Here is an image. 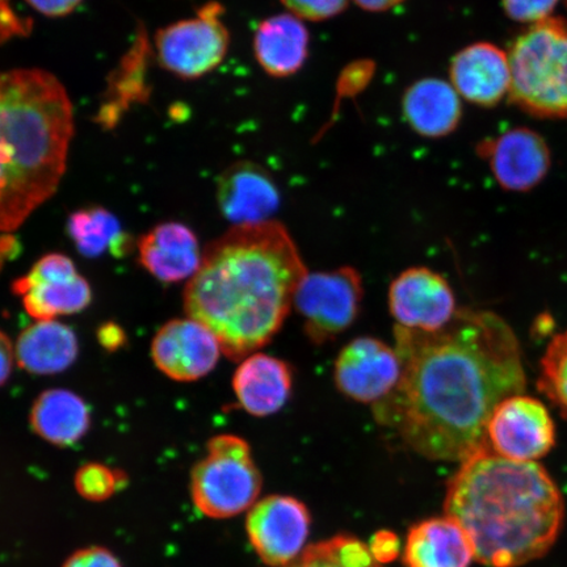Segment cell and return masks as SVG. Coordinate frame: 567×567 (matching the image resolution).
<instances>
[{
	"label": "cell",
	"instance_id": "6da1fadb",
	"mask_svg": "<svg viewBox=\"0 0 567 567\" xmlns=\"http://www.w3.org/2000/svg\"><path fill=\"white\" fill-rule=\"evenodd\" d=\"M394 338L402 374L373 405L375 421L432 461L463 463L488 449L495 408L526 388L520 346L505 319L463 309L435 332L395 324Z\"/></svg>",
	"mask_w": 567,
	"mask_h": 567
},
{
	"label": "cell",
	"instance_id": "7a4b0ae2",
	"mask_svg": "<svg viewBox=\"0 0 567 567\" xmlns=\"http://www.w3.org/2000/svg\"><path fill=\"white\" fill-rule=\"evenodd\" d=\"M307 274L282 224L233 226L203 255L184 308L216 336L226 357L244 360L278 334Z\"/></svg>",
	"mask_w": 567,
	"mask_h": 567
},
{
	"label": "cell",
	"instance_id": "3957f363",
	"mask_svg": "<svg viewBox=\"0 0 567 567\" xmlns=\"http://www.w3.org/2000/svg\"><path fill=\"white\" fill-rule=\"evenodd\" d=\"M444 512L470 536L488 567H519L544 557L563 528L565 505L550 474L485 449L461 463L446 486Z\"/></svg>",
	"mask_w": 567,
	"mask_h": 567
},
{
	"label": "cell",
	"instance_id": "277c9868",
	"mask_svg": "<svg viewBox=\"0 0 567 567\" xmlns=\"http://www.w3.org/2000/svg\"><path fill=\"white\" fill-rule=\"evenodd\" d=\"M73 136V104L54 75L0 73V231L18 229L54 195Z\"/></svg>",
	"mask_w": 567,
	"mask_h": 567
},
{
	"label": "cell",
	"instance_id": "5b68a950",
	"mask_svg": "<svg viewBox=\"0 0 567 567\" xmlns=\"http://www.w3.org/2000/svg\"><path fill=\"white\" fill-rule=\"evenodd\" d=\"M509 96L536 116L567 118V23L538 21L508 55Z\"/></svg>",
	"mask_w": 567,
	"mask_h": 567
},
{
	"label": "cell",
	"instance_id": "8992f818",
	"mask_svg": "<svg viewBox=\"0 0 567 567\" xmlns=\"http://www.w3.org/2000/svg\"><path fill=\"white\" fill-rule=\"evenodd\" d=\"M264 478L250 445L236 435H218L208 443L207 456L190 473L194 505L210 519H229L258 502Z\"/></svg>",
	"mask_w": 567,
	"mask_h": 567
},
{
	"label": "cell",
	"instance_id": "52a82bcc",
	"mask_svg": "<svg viewBox=\"0 0 567 567\" xmlns=\"http://www.w3.org/2000/svg\"><path fill=\"white\" fill-rule=\"evenodd\" d=\"M364 287L361 275L344 266L334 271L308 272L296 290L293 307L303 318L311 343L331 342L357 321Z\"/></svg>",
	"mask_w": 567,
	"mask_h": 567
},
{
	"label": "cell",
	"instance_id": "ba28073f",
	"mask_svg": "<svg viewBox=\"0 0 567 567\" xmlns=\"http://www.w3.org/2000/svg\"><path fill=\"white\" fill-rule=\"evenodd\" d=\"M224 7L209 2L195 18L169 24L155 35V49L163 69L184 80H197L215 71L225 60L230 33Z\"/></svg>",
	"mask_w": 567,
	"mask_h": 567
},
{
	"label": "cell",
	"instance_id": "9c48e42d",
	"mask_svg": "<svg viewBox=\"0 0 567 567\" xmlns=\"http://www.w3.org/2000/svg\"><path fill=\"white\" fill-rule=\"evenodd\" d=\"M487 446L496 455L536 463L556 445V425L544 403L534 396H507L488 420Z\"/></svg>",
	"mask_w": 567,
	"mask_h": 567
},
{
	"label": "cell",
	"instance_id": "30bf717a",
	"mask_svg": "<svg viewBox=\"0 0 567 567\" xmlns=\"http://www.w3.org/2000/svg\"><path fill=\"white\" fill-rule=\"evenodd\" d=\"M311 516L305 503L274 494L255 503L248 512L246 530L252 548L268 566L284 567L302 555Z\"/></svg>",
	"mask_w": 567,
	"mask_h": 567
},
{
	"label": "cell",
	"instance_id": "8fae6325",
	"mask_svg": "<svg viewBox=\"0 0 567 567\" xmlns=\"http://www.w3.org/2000/svg\"><path fill=\"white\" fill-rule=\"evenodd\" d=\"M389 310L401 328L435 332L457 313L450 282L427 267H411L390 284Z\"/></svg>",
	"mask_w": 567,
	"mask_h": 567
},
{
	"label": "cell",
	"instance_id": "7c38bea8",
	"mask_svg": "<svg viewBox=\"0 0 567 567\" xmlns=\"http://www.w3.org/2000/svg\"><path fill=\"white\" fill-rule=\"evenodd\" d=\"M402 363L395 349L373 337L351 340L339 352L334 380L347 399L375 405L399 385Z\"/></svg>",
	"mask_w": 567,
	"mask_h": 567
},
{
	"label": "cell",
	"instance_id": "4fadbf2b",
	"mask_svg": "<svg viewBox=\"0 0 567 567\" xmlns=\"http://www.w3.org/2000/svg\"><path fill=\"white\" fill-rule=\"evenodd\" d=\"M221 352L216 336L193 318L169 321L152 344V357L158 370L181 382L205 378L215 370Z\"/></svg>",
	"mask_w": 567,
	"mask_h": 567
},
{
	"label": "cell",
	"instance_id": "5bb4252c",
	"mask_svg": "<svg viewBox=\"0 0 567 567\" xmlns=\"http://www.w3.org/2000/svg\"><path fill=\"white\" fill-rule=\"evenodd\" d=\"M280 200L274 176L257 162L238 161L218 177V208L233 226L269 221Z\"/></svg>",
	"mask_w": 567,
	"mask_h": 567
},
{
	"label": "cell",
	"instance_id": "9a60e30c",
	"mask_svg": "<svg viewBox=\"0 0 567 567\" xmlns=\"http://www.w3.org/2000/svg\"><path fill=\"white\" fill-rule=\"evenodd\" d=\"M491 162L496 182L508 190H529L540 183L550 167L545 141L526 127L503 133L481 147Z\"/></svg>",
	"mask_w": 567,
	"mask_h": 567
},
{
	"label": "cell",
	"instance_id": "2e32d148",
	"mask_svg": "<svg viewBox=\"0 0 567 567\" xmlns=\"http://www.w3.org/2000/svg\"><path fill=\"white\" fill-rule=\"evenodd\" d=\"M451 84L465 101L494 106L512 84L508 55L488 42H477L460 51L451 62Z\"/></svg>",
	"mask_w": 567,
	"mask_h": 567
},
{
	"label": "cell",
	"instance_id": "e0dca14e",
	"mask_svg": "<svg viewBox=\"0 0 567 567\" xmlns=\"http://www.w3.org/2000/svg\"><path fill=\"white\" fill-rule=\"evenodd\" d=\"M292 388V367L267 353L250 354L233 375V389L240 408L257 417L279 413L287 405Z\"/></svg>",
	"mask_w": 567,
	"mask_h": 567
},
{
	"label": "cell",
	"instance_id": "ac0fdd59",
	"mask_svg": "<svg viewBox=\"0 0 567 567\" xmlns=\"http://www.w3.org/2000/svg\"><path fill=\"white\" fill-rule=\"evenodd\" d=\"M402 558L406 567H471L476 556L463 527L445 515L411 526Z\"/></svg>",
	"mask_w": 567,
	"mask_h": 567
},
{
	"label": "cell",
	"instance_id": "d6986e66",
	"mask_svg": "<svg viewBox=\"0 0 567 567\" xmlns=\"http://www.w3.org/2000/svg\"><path fill=\"white\" fill-rule=\"evenodd\" d=\"M140 264L163 282L194 278L203 255L195 233L186 225L166 223L155 226L138 243Z\"/></svg>",
	"mask_w": 567,
	"mask_h": 567
},
{
	"label": "cell",
	"instance_id": "ffe728a7",
	"mask_svg": "<svg viewBox=\"0 0 567 567\" xmlns=\"http://www.w3.org/2000/svg\"><path fill=\"white\" fill-rule=\"evenodd\" d=\"M310 34L307 25L292 13H279L260 21L254 33L255 60L276 80L293 76L307 63Z\"/></svg>",
	"mask_w": 567,
	"mask_h": 567
},
{
	"label": "cell",
	"instance_id": "44dd1931",
	"mask_svg": "<svg viewBox=\"0 0 567 567\" xmlns=\"http://www.w3.org/2000/svg\"><path fill=\"white\" fill-rule=\"evenodd\" d=\"M403 118L417 136L437 140L450 136L463 118L460 95L439 78H423L403 92Z\"/></svg>",
	"mask_w": 567,
	"mask_h": 567
},
{
	"label": "cell",
	"instance_id": "7402d4cb",
	"mask_svg": "<svg viewBox=\"0 0 567 567\" xmlns=\"http://www.w3.org/2000/svg\"><path fill=\"white\" fill-rule=\"evenodd\" d=\"M80 344L75 332L51 319L38 321L21 332L16 347L20 368L33 374H55L73 365Z\"/></svg>",
	"mask_w": 567,
	"mask_h": 567
},
{
	"label": "cell",
	"instance_id": "603a6c76",
	"mask_svg": "<svg viewBox=\"0 0 567 567\" xmlns=\"http://www.w3.org/2000/svg\"><path fill=\"white\" fill-rule=\"evenodd\" d=\"M90 409L80 395L66 389L41 393L31 411V427L45 442L70 446L87 434Z\"/></svg>",
	"mask_w": 567,
	"mask_h": 567
},
{
	"label": "cell",
	"instance_id": "cb8c5ba5",
	"mask_svg": "<svg viewBox=\"0 0 567 567\" xmlns=\"http://www.w3.org/2000/svg\"><path fill=\"white\" fill-rule=\"evenodd\" d=\"M12 290L23 297L27 313L38 321L80 313L92 299L89 282L80 274L48 280H31L23 276L12 284Z\"/></svg>",
	"mask_w": 567,
	"mask_h": 567
},
{
	"label": "cell",
	"instance_id": "d4e9b609",
	"mask_svg": "<svg viewBox=\"0 0 567 567\" xmlns=\"http://www.w3.org/2000/svg\"><path fill=\"white\" fill-rule=\"evenodd\" d=\"M68 230L78 250L89 258L101 257L106 250L122 257L132 244L118 219L104 208L74 212L69 218Z\"/></svg>",
	"mask_w": 567,
	"mask_h": 567
},
{
	"label": "cell",
	"instance_id": "484cf974",
	"mask_svg": "<svg viewBox=\"0 0 567 567\" xmlns=\"http://www.w3.org/2000/svg\"><path fill=\"white\" fill-rule=\"evenodd\" d=\"M284 567H382L370 547L351 535H337L310 545L292 564Z\"/></svg>",
	"mask_w": 567,
	"mask_h": 567
},
{
	"label": "cell",
	"instance_id": "4316f807",
	"mask_svg": "<svg viewBox=\"0 0 567 567\" xmlns=\"http://www.w3.org/2000/svg\"><path fill=\"white\" fill-rule=\"evenodd\" d=\"M538 390L567 417V330L553 338L542 360Z\"/></svg>",
	"mask_w": 567,
	"mask_h": 567
},
{
	"label": "cell",
	"instance_id": "83f0119b",
	"mask_svg": "<svg viewBox=\"0 0 567 567\" xmlns=\"http://www.w3.org/2000/svg\"><path fill=\"white\" fill-rule=\"evenodd\" d=\"M75 488L84 499L102 502L111 498L124 484V474L99 463L83 465L75 474Z\"/></svg>",
	"mask_w": 567,
	"mask_h": 567
},
{
	"label": "cell",
	"instance_id": "f1b7e54d",
	"mask_svg": "<svg viewBox=\"0 0 567 567\" xmlns=\"http://www.w3.org/2000/svg\"><path fill=\"white\" fill-rule=\"evenodd\" d=\"M280 2L296 18L319 23L343 13L350 0H280Z\"/></svg>",
	"mask_w": 567,
	"mask_h": 567
},
{
	"label": "cell",
	"instance_id": "f546056e",
	"mask_svg": "<svg viewBox=\"0 0 567 567\" xmlns=\"http://www.w3.org/2000/svg\"><path fill=\"white\" fill-rule=\"evenodd\" d=\"M558 0H503L507 16L517 21H543L555 10Z\"/></svg>",
	"mask_w": 567,
	"mask_h": 567
},
{
	"label": "cell",
	"instance_id": "4dcf8cb0",
	"mask_svg": "<svg viewBox=\"0 0 567 567\" xmlns=\"http://www.w3.org/2000/svg\"><path fill=\"white\" fill-rule=\"evenodd\" d=\"M368 547H370L375 563L380 565L395 561L403 550L399 535L388 529L375 532Z\"/></svg>",
	"mask_w": 567,
	"mask_h": 567
},
{
	"label": "cell",
	"instance_id": "1f68e13d",
	"mask_svg": "<svg viewBox=\"0 0 567 567\" xmlns=\"http://www.w3.org/2000/svg\"><path fill=\"white\" fill-rule=\"evenodd\" d=\"M62 567H123L112 551L102 547L76 550Z\"/></svg>",
	"mask_w": 567,
	"mask_h": 567
},
{
	"label": "cell",
	"instance_id": "d6a6232c",
	"mask_svg": "<svg viewBox=\"0 0 567 567\" xmlns=\"http://www.w3.org/2000/svg\"><path fill=\"white\" fill-rule=\"evenodd\" d=\"M34 11L49 18H62L73 12L82 0H25Z\"/></svg>",
	"mask_w": 567,
	"mask_h": 567
},
{
	"label": "cell",
	"instance_id": "836d02e7",
	"mask_svg": "<svg viewBox=\"0 0 567 567\" xmlns=\"http://www.w3.org/2000/svg\"><path fill=\"white\" fill-rule=\"evenodd\" d=\"M97 339L104 349L109 351H116L126 342L124 330L115 323L103 324L97 331Z\"/></svg>",
	"mask_w": 567,
	"mask_h": 567
},
{
	"label": "cell",
	"instance_id": "e575fe53",
	"mask_svg": "<svg viewBox=\"0 0 567 567\" xmlns=\"http://www.w3.org/2000/svg\"><path fill=\"white\" fill-rule=\"evenodd\" d=\"M13 360H16V350H13L11 340L3 331H0V386L4 385L6 381L9 380Z\"/></svg>",
	"mask_w": 567,
	"mask_h": 567
},
{
	"label": "cell",
	"instance_id": "d590c367",
	"mask_svg": "<svg viewBox=\"0 0 567 567\" xmlns=\"http://www.w3.org/2000/svg\"><path fill=\"white\" fill-rule=\"evenodd\" d=\"M352 2L363 11L380 13L395 9L405 0H352Z\"/></svg>",
	"mask_w": 567,
	"mask_h": 567
}]
</instances>
